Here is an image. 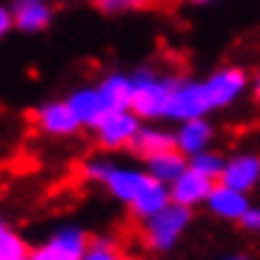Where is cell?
<instances>
[{
    "mask_svg": "<svg viewBox=\"0 0 260 260\" xmlns=\"http://www.w3.org/2000/svg\"><path fill=\"white\" fill-rule=\"evenodd\" d=\"M175 75H157L152 66H140L132 72V112L140 120H166L169 100L175 89Z\"/></svg>",
    "mask_w": 260,
    "mask_h": 260,
    "instance_id": "1",
    "label": "cell"
},
{
    "mask_svg": "<svg viewBox=\"0 0 260 260\" xmlns=\"http://www.w3.org/2000/svg\"><path fill=\"white\" fill-rule=\"evenodd\" d=\"M146 223V243L152 246L154 252H169L175 249V243L180 240L186 229L191 223V209L189 206H180V203H169L163 212H157L154 217H149Z\"/></svg>",
    "mask_w": 260,
    "mask_h": 260,
    "instance_id": "2",
    "label": "cell"
},
{
    "mask_svg": "<svg viewBox=\"0 0 260 260\" xmlns=\"http://www.w3.org/2000/svg\"><path fill=\"white\" fill-rule=\"evenodd\" d=\"M140 126H143V120L132 109H112L92 132H94V140H98L100 149L120 152V149H132Z\"/></svg>",
    "mask_w": 260,
    "mask_h": 260,
    "instance_id": "3",
    "label": "cell"
},
{
    "mask_svg": "<svg viewBox=\"0 0 260 260\" xmlns=\"http://www.w3.org/2000/svg\"><path fill=\"white\" fill-rule=\"evenodd\" d=\"M246 89H249V75L240 66H220L209 77H203V92H206L212 112L237 103V100L243 98Z\"/></svg>",
    "mask_w": 260,
    "mask_h": 260,
    "instance_id": "4",
    "label": "cell"
},
{
    "mask_svg": "<svg viewBox=\"0 0 260 260\" xmlns=\"http://www.w3.org/2000/svg\"><path fill=\"white\" fill-rule=\"evenodd\" d=\"M35 126H38L46 138H75L77 132L83 129V123L77 120V115L72 112L69 100H43L38 109H35V115H31Z\"/></svg>",
    "mask_w": 260,
    "mask_h": 260,
    "instance_id": "5",
    "label": "cell"
},
{
    "mask_svg": "<svg viewBox=\"0 0 260 260\" xmlns=\"http://www.w3.org/2000/svg\"><path fill=\"white\" fill-rule=\"evenodd\" d=\"M209 109L206 92H203V80H189V77H177L172 100H169V115L166 120H191V117H206Z\"/></svg>",
    "mask_w": 260,
    "mask_h": 260,
    "instance_id": "6",
    "label": "cell"
},
{
    "mask_svg": "<svg viewBox=\"0 0 260 260\" xmlns=\"http://www.w3.org/2000/svg\"><path fill=\"white\" fill-rule=\"evenodd\" d=\"M92 243L80 226H60L43 246L31 249V260H80Z\"/></svg>",
    "mask_w": 260,
    "mask_h": 260,
    "instance_id": "7",
    "label": "cell"
},
{
    "mask_svg": "<svg viewBox=\"0 0 260 260\" xmlns=\"http://www.w3.org/2000/svg\"><path fill=\"white\" fill-rule=\"evenodd\" d=\"M149 180H152V175H149L146 169L117 166V163H115V166H112V172L106 175V180H103V186H106V191L115 200H120V203L132 206V203H135V198H138L140 191L149 186Z\"/></svg>",
    "mask_w": 260,
    "mask_h": 260,
    "instance_id": "8",
    "label": "cell"
},
{
    "mask_svg": "<svg viewBox=\"0 0 260 260\" xmlns=\"http://www.w3.org/2000/svg\"><path fill=\"white\" fill-rule=\"evenodd\" d=\"M9 6L15 15V29L23 35H40L54 20L52 0H9Z\"/></svg>",
    "mask_w": 260,
    "mask_h": 260,
    "instance_id": "9",
    "label": "cell"
},
{
    "mask_svg": "<svg viewBox=\"0 0 260 260\" xmlns=\"http://www.w3.org/2000/svg\"><path fill=\"white\" fill-rule=\"evenodd\" d=\"M66 100H69L72 112L77 115V120L83 123V129H94V126L112 112L98 86H77L75 92H69Z\"/></svg>",
    "mask_w": 260,
    "mask_h": 260,
    "instance_id": "10",
    "label": "cell"
},
{
    "mask_svg": "<svg viewBox=\"0 0 260 260\" xmlns=\"http://www.w3.org/2000/svg\"><path fill=\"white\" fill-rule=\"evenodd\" d=\"M220 183H226V186H232V189L249 194V191L260 183V154L243 152V154L229 157L226 166H223Z\"/></svg>",
    "mask_w": 260,
    "mask_h": 260,
    "instance_id": "11",
    "label": "cell"
},
{
    "mask_svg": "<svg viewBox=\"0 0 260 260\" xmlns=\"http://www.w3.org/2000/svg\"><path fill=\"white\" fill-rule=\"evenodd\" d=\"M214 189V180L206 175H200L198 169H186L183 175L177 177L175 183L169 186V191H172V203H180V206H200V203H206L209 191Z\"/></svg>",
    "mask_w": 260,
    "mask_h": 260,
    "instance_id": "12",
    "label": "cell"
},
{
    "mask_svg": "<svg viewBox=\"0 0 260 260\" xmlns=\"http://www.w3.org/2000/svg\"><path fill=\"white\" fill-rule=\"evenodd\" d=\"M206 206L212 214H217V217H223V220H237L240 223V217H243L246 212H249V198H246V191H237L232 189V186L226 183H214V189L209 191L206 198Z\"/></svg>",
    "mask_w": 260,
    "mask_h": 260,
    "instance_id": "13",
    "label": "cell"
},
{
    "mask_svg": "<svg viewBox=\"0 0 260 260\" xmlns=\"http://www.w3.org/2000/svg\"><path fill=\"white\" fill-rule=\"evenodd\" d=\"M212 138H214V126L206 120V117H191V120H183L175 132L177 149L186 154V157H194V154L212 149Z\"/></svg>",
    "mask_w": 260,
    "mask_h": 260,
    "instance_id": "14",
    "label": "cell"
},
{
    "mask_svg": "<svg viewBox=\"0 0 260 260\" xmlns=\"http://www.w3.org/2000/svg\"><path fill=\"white\" fill-rule=\"evenodd\" d=\"M186 169H189V157H186L180 149H169V152L146 157V172H149L154 180H160V183H166V186L175 183Z\"/></svg>",
    "mask_w": 260,
    "mask_h": 260,
    "instance_id": "15",
    "label": "cell"
},
{
    "mask_svg": "<svg viewBox=\"0 0 260 260\" xmlns=\"http://www.w3.org/2000/svg\"><path fill=\"white\" fill-rule=\"evenodd\" d=\"M169 203H172V191H169V186L152 177L149 186L135 198V203H132L129 209H132V214H135L138 220H149V217H154L157 212H163Z\"/></svg>",
    "mask_w": 260,
    "mask_h": 260,
    "instance_id": "16",
    "label": "cell"
},
{
    "mask_svg": "<svg viewBox=\"0 0 260 260\" xmlns=\"http://www.w3.org/2000/svg\"><path fill=\"white\" fill-rule=\"evenodd\" d=\"M135 154L140 157H152V154H160L169 152V149H177V140H175V132H166V129H157V126H140L138 138L132 143Z\"/></svg>",
    "mask_w": 260,
    "mask_h": 260,
    "instance_id": "17",
    "label": "cell"
},
{
    "mask_svg": "<svg viewBox=\"0 0 260 260\" xmlns=\"http://www.w3.org/2000/svg\"><path fill=\"white\" fill-rule=\"evenodd\" d=\"M98 89L103 92L109 109H132V75L123 72H109L103 80L98 83Z\"/></svg>",
    "mask_w": 260,
    "mask_h": 260,
    "instance_id": "18",
    "label": "cell"
},
{
    "mask_svg": "<svg viewBox=\"0 0 260 260\" xmlns=\"http://www.w3.org/2000/svg\"><path fill=\"white\" fill-rule=\"evenodd\" d=\"M29 254H31V249L23 240V235H17L9 226L0 232V260H20V257H29Z\"/></svg>",
    "mask_w": 260,
    "mask_h": 260,
    "instance_id": "19",
    "label": "cell"
},
{
    "mask_svg": "<svg viewBox=\"0 0 260 260\" xmlns=\"http://www.w3.org/2000/svg\"><path fill=\"white\" fill-rule=\"evenodd\" d=\"M189 166L198 169L200 175L212 177V180H220L223 166H226V157H223V154H217L214 149H206V152H200V154H194V157H189Z\"/></svg>",
    "mask_w": 260,
    "mask_h": 260,
    "instance_id": "20",
    "label": "cell"
},
{
    "mask_svg": "<svg viewBox=\"0 0 260 260\" xmlns=\"http://www.w3.org/2000/svg\"><path fill=\"white\" fill-rule=\"evenodd\" d=\"M80 260H126V257L117 252V246L112 237H94Z\"/></svg>",
    "mask_w": 260,
    "mask_h": 260,
    "instance_id": "21",
    "label": "cell"
},
{
    "mask_svg": "<svg viewBox=\"0 0 260 260\" xmlns=\"http://www.w3.org/2000/svg\"><path fill=\"white\" fill-rule=\"evenodd\" d=\"M112 166H115V163L109 160V157H89V160L83 163V177L92 180V183H103L106 175L112 172Z\"/></svg>",
    "mask_w": 260,
    "mask_h": 260,
    "instance_id": "22",
    "label": "cell"
},
{
    "mask_svg": "<svg viewBox=\"0 0 260 260\" xmlns=\"http://www.w3.org/2000/svg\"><path fill=\"white\" fill-rule=\"evenodd\" d=\"M92 3L103 12V15H123V12L143 9L149 0H92Z\"/></svg>",
    "mask_w": 260,
    "mask_h": 260,
    "instance_id": "23",
    "label": "cell"
},
{
    "mask_svg": "<svg viewBox=\"0 0 260 260\" xmlns=\"http://www.w3.org/2000/svg\"><path fill=\"white\" fill-rule=\"evenodd\" d=\"M15 31V15H12V6L0 0V40L9 38Z\"/></svg>",
    "mask_w": 260,
    "mask_h": 260,
    "instance_id": "24",
    "label": "cell"
},
{
    "mask_svg": "<svg viewBox=\"0 0 260 260\" xmlns=\"http://www.w3.org/2000/svg\"><path fill=\"white\" fill-rule=\"evenodd\" d=\"M240 226H243V229H249V232H260V209L249 206V212L240 217Z\"/></svg>",
    "mask_w": 260,
    "mask_h": 260,
    "instance_id": "25",
    "label": "cell"
},
{
    "mask_svg": "<svg viewBox=\"0 0 260 260\" xmlns=\"http://www.w3.org/2000/svg\"><path fill=\"white\" fill-rule=\"evenodd\" d=\"M252 92H254V98L260 100V72H257V77L252 80Z\"/></svg>",
    "mask_w": 260,
    "mask_h": 260,
    "instance_id": "26",
    "label": "cell"
},
{
    "mask_svg": "<svg viewBox=\"0 0 260 260\" xmlns=\"http://www.w3.org/2000/svg\"><path fill=\"white\" fill-rule=\"evenodd\" d=\"M189 3H198V6H206V3H214V0H189Z\"/></svg>",
    "mask_w": 260,
    "mask_h": 260,
    "instance_id": "27",
    "label": "cell"
},
{
    "mask_svg": "<svg viewBox=\"0 0 260 260\" xmlns=\"http://www.w3.org/2000/svg\"><path fill=\"white\" fill-rule=\"evenodd\" d=\"M3 229H6V223H3V217H0V232H3Z\"/></svg>",
    "mask_w": 260,
    "mask_h": 260,
    "instance_id": "28",
    "label": "cell"
},
{
    "mask_svg": "<svg viewBox=\"0 0 260 260\" xmlns=\"http://www.w3.org/2000/svg\"><path fill=\"white\" fill-rule=\"evenodd\" d=\"M226 260H246V257H226Z\"/></svg>",
    "mask_w": 260,
    "mask_h": 260,
    "instance_id": "29",
    "label": "cell"
},
{
    "mask_svg": "<svg viewBox=\"0 0 260 260\" xmlns=\"http://www.w3.org/2000/svg\"><path fill=\"white\" fill-rule=\"evenodd\" d=\"M20 260H31V257H20Z\"/></svg>",
    "mask_w": 260,
    "mask_h": 260,
    "instance_id": "30",
    "label": "cell"
}]
</instances>
